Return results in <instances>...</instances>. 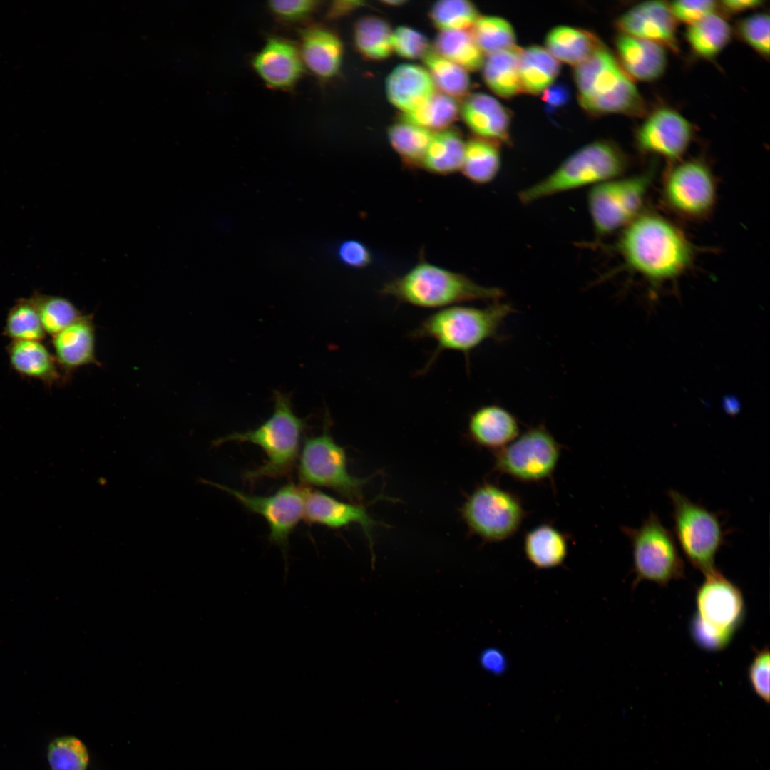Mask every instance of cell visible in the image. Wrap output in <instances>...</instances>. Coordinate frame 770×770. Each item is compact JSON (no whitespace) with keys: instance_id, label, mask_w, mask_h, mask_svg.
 I'll return each instance as SVG.
<instances>
[{"instance_id":"1","label":"cell","mask_w":770,"mask_h":770,"mask_svg":"<svg viewBox=\"0 0 770 770\" xmlns=\"http://www.w3.org/2000/svg\"><path fill=\"white\" fill-rule=\"evenodd\" d=\"M617 247L627 267L654 284L677 278L694 257V247L684 233L650 211H642L622 229Z\"/></svg>"},{"instance_id":"2","label":"cell","mask_w":770,"mask_h":770,"mask_svg":"<svg viewBox=\"0 0 770 770\" xmlns=\"http://www.w3.org/2000/svg\"><path fill=\"white\" fill-rule=\"evenodd\" d=\"M508 303L492 302L486 307L451 306L427 317L410 334L414 339H431L436 343L428 369L444 351L470 353L483 342L498 337L505 319L513 313Z\"/></svg>"},{"instance_id":"3","label":"cell","mask_w":770,"mask_h":770,"mask_svg":"<svg viewBox=\"0 0 770 770\" xmlns=\"http://www.w3.org/2000/svg\"><path fill=\"white\" fill-rule=\"evenodd\" d=\"M573 76L579 103L590 114L641 117L647 112L645 100L633 81L603 43L575 66Z\"/></svg>"},{"instance_id":"4","label":"cell","mask_w":770,"mask_h":770,"mask_svg":"<svg viewBox=\"0 0 770 770\" xmlns=\"http://www.w3.org/2000/svg\"><path fill=\"white\" fill-rule=\"evenodd\" d=\"M381 294L415 307L446 308L472 301L498 302L502 289L478 284L468 277L421 261L385 284Z\"/></svg>"},{"instance_id":"5","label":"cell","mask_w":770,"mask_h":770,"mask_svg":"<svg viewBox=\"0 0 770 770\" xmlns=\"http://www.w3.org/2000/svg\"><path fill=\"white\" fill-rule=\"evenodd\" d=\"M274 404L272 414L256 428L233 432L213 442L215 446L230 441L247 442L264 451L267 461L245 474V478L250 481L287 476L300 453L302 437L307 428L305 420L294 414L289 395L275 391Z\"/></svg>"},{"instance_id":"6","label":"cell","mask_w":770,"mask_h":770,"mask_svg":"<svg viewBox=\"0 0 770 770\" xmlns=\"http://www.w3.org/2000/svg\"><path fill=\"white\" fill-rule=\"evenodd\" d=\"M629 165L627 155L615 143L597 140L578 150L540 180L520 190L519 201L530 205L563 192L622 177Z\"/></svg>"},{"instance_id":"7","label":"cell","mask_w":770,"mask_h":770,"mask_svg":"<svg viewBox=\"0 0 770 770\" xmlns=\"http://www.w3.org/2000/svg\"><path fill=\"white\" fill-rule=\"evenodd\" d=\"M696 595L697 612L691 625L696 642L708 650L729 644L740 626L744 602L739 589L716 569L707 573Z\"/></svg>"},{"instance_id":"8","label":"cell","mask_w":770,"mask_h":770,"mask_svg":"<svg viewBox=\"0 0 770 770\" xmlns=\"http://www.w3.org/2000/svg\"><path fill=\"white\" fill-rule=\"evenodd\" d=\"M326 416L321 434L307 438L299 456L298 476L302 485L332 489L351 503H361L363 488L369 478L352 476L347 468L344 449L329 432Z\"/></svg>"},{"instance_id":"9","label":"cell","mask_w":770,"mask_h":770,"mask_svg":"<svg viewBox=\"0 0 770 770\" xmlns=\"http://www.w3.org/2000/svg\"><path fill=\"white\" fill-rule=\"evenodd\" d=\"M654 169L631 177H620L590 188L587 207L595 233L607 236L624 229L642 212L653 182Z\"/></svg>"},{"instance_id":"10","label":"cell","mask_w":770,"mask_h":770,"mask_svg":"<svg viewBox=\"0 0 770 770\" xmlns=\"http://www.w3.org/2000/svg\"><path fill=\"white\" fill-rule=\"evenodd\" d=\"M668 496L674 535L686 558L704 575L714 570L716 555L725 542L718 515L674 490Z\"/></svg>"},{"instance_id":"11","label":"cell","mask_w":770,"mask_h":770,"mask_svg":"<svg viewBox=\"0 0 770 770\" xmlns=\"http://www.w3.org/2000/svg\"><path fill=\"white\" fill-rule=\"evenodd\" d=\"M630 538L636 580L660 585L684 576V565L672 533L651 513L638 528L622 527Z\"/></svg>"},{"instance_id":"12","label":"cell","mask_w":770,"mask_h":770,"mask_svg":"<svg viewBox=\"0 0 770 770\" xmlns=\"http://www.w3.org/2000/svg\"><path fill=\"white\" fill-rule=\"evenodd\" d=\"M662 198L667 207L681 218L693 221L706 218L717 200L712 170L700 159L674 162L663 178Z\"/></svg>"},{"instance_id":"13","label":"cell","mask_w":770,"mask_h":770,"mask_svg":"<svg viewBox=\"0 0 770 770\" xmlns=\"http://www.w3.org/2000/svg\"><path fill=\"white\" fill-rule=\"evenodd\" d=\"M461 513L469 529L488 542L512 536L525 518L518 497L491 483L478 486L468 497Z\"/></svg>"},{"instance_id":"14","label":"cell","mask_w":770,"mask_h":770,"mask_svg":"<svg viewBox=\"0 0 770 770\" xmlns=\"http://www.w3.org/2000/svg\"><path fill=\"white\" fill-rule=\"evenodd\" d=\"M560 447L543 425L531 427L495 451L494 469L523 482H536L553 473Z\"/></svg>"},{"instance_id":"15","label":"cell","mask_w":770,"mask_h":770,"mask_svg":"<svg viewBox=\"0 0 770 770\" xmlns=\"http://www.w3.org/2000/svg\"><path fill=\"white\" fill-rule=\"evenodd\" d=\"M234 497L248 511L262 515L270 527L269 540L284 551L289 538L304 519L307 494L309 487L289 483L270 496L248 494L225 485L204 480Z\"/></svg>"},{"instance_id":"16","label":"cell","mask_w":770,"mask_h":770,"mask_svg":"<svg viewBox=\"0 0 770 770\" xmlns=\"http://www.w3.org/2000/svg\"><path fill=\"white\" fill-rule=\"evenodd\" d=\"M694 136L689 121L674 108L662 106L652 111L635 133L640 151L671 162L679 160Z\"/></svg>"},{"instance_id":"17","label":"cell","mask_w":770,"mask_h":770,"mask_svg":"<svg viewBox=\"0 0 770 770\" xmlns=\"http://www.w3.org/2000/svg\"><path fill=\"white\" fill-rule=\"evenodd\" d=\"M616 26L621 34L679 51L677 20L665 1H647L633 6L616 20Z\"/></svg>"},{"instance_id":"18","label":"cell","mask_w":770,"mask_h":770,"mask_svg":"<svg viewBox=\"0 0 770 770\" xmlns=\"http://www.w3.org/2000/svg\"><path fill=\"white\" fill-rule=\"evenodd\" d=\"M252 66L269 88L287 90L301 78L304 66L299 48L281 37L269 38L253 56Z\"/></svg>"},{"instance_id":"19","label":"cell","mask_w":770,"mask_h":770,"mask_svg":"<svg viewBox=\"0 0 770 770\" xmlns=\"http://www.w3.org/2000/svg\"><path fill=\"white\" fill-rule=\"evenodd\" d=\"M304 519L309 524L322 525L330 528H340L357 523L363 529L371 546L372 529L377 524L364 506L343 502L310 488L306 497Z\"/></svg>"},{"instance_id":"20","label":"cell","mask_w":770,"mask_h":770,"mask_svg":"<svg viewBox=\"0 0 770 770\" xmlns=\"http://www.w3.org/2000/svg\"><path fill=\"white\" fill-rule=\"evenodd\" d=\"M52 337L53 356L65 373L88 364H100L96 356V327L92 314H82Z\"/></svg>"},{"instance_id":"21","label":"cell","mask_w":770,"mask_h":770,"mask_svg":"<svg viewBox=\"0 0 770 770\" xmlns=\"http://www.w3.org/2000/svg\"><path fill=\"white\" fill-rule=\"evenodd\" d=\"M615 47L618 62L632 81H653L666 70V48L657 43L620 34Z\"/></svg>"},{"instance_id":"22","label":"cell","mask_w":770,"mask_h":770,"mask_svg":"<svg viewBox=\"0 0 770 770\" xmlns=\"http://www.w3.org/2000/svg\"><path fill=\"white\" fill-rule=\"evenodd\" d=\"M467 126L478 136L498 144L510 138V114L495 98L475 93L467 96L460 108Z\"/></svg>"},{"instance_id":"23","label":"cell","mask_w":770,"mask_h":770,"mask_svg":"<svg viewBox=\"0 0 770 770\" xmlns=\"http://www.w3.org/2000/svg\"><path fill=\"white\" fill-rule=\"evenodd\" d=\"M299 53L304 67L321 80H329L340 71L343 44L331 30L319 26H309L300 33Z\"/></svg>"},{"instance_id":"24","label":"cell","mask_w":770,"mask_h":770,"mask_svg":"<svg viewBox=\"0 0 770 770\" xmlns=\"http://www.w3.org/2000/svg\"><path fill=\"white\" fill-rule=\"evenodd\" d=\"M468 433L474 443L496 451L518 436L519 424L516 417L505 408L488 404L471 414Z\"/></svg>"},{"instance_id":"25","label":"cell","mask_w":770,"mask_h":770,"mask_svg":"<svg viewBox=\"0 0 770 770\" xmlns=\"http://www.w3.org/2000/svg\"><path fill=\"white\" fill-rule=\"evenodd\" d=\"M386 91L389 101L403 113H407L426 103L436 93V86L424 68L405 63L398 66L389 75Z\"/></svg>"},{"instance_id":"26","label":"cell","mask_w":770,"mask_h":770,"mask_svg":"<svg viewBox=\"0 0 770 770\" xmlns=\"http://www.w3.org/2000/svg\"><path fill=\"white\" fill-rule=\"evenodd\" d=\"M6 352L11 369L22 377L38 380L48 386L61 379L54 356L41 341H11Z\"/></svg>"},{"instance_id":"27","label":"cell","mask_w":770,"mask_h":770,"mask_svg":"<svg viewBox=\"0 0 770 770\" xmlns=\"http://www.w3.org/2000/svg\"><path fill=\"white\" fill-rule=\"evenodd\" d=\"M602 43L595 34L568 26L553 28L545 38L546 49L555 59L575 67L586 61Z\"/></svg>"},{"instance_id":"28","label":"cell","mask_w":770,"mask_h":770,"mask_svg":"<svg viewBox=\"0 0 770 770\" xmlns=\"http://www.w3.org/2000/svg\"><path fill=\"white\" fill-rule=\"evenodd\" d=\"M518 69L522 91L538 95L553 83L560 65L546 48L530 46L520 48Z\"/></svg>"},{"instance_id":"29","label":"cell","mask_w":770,"mask_h":770,"mask_svg":"<svg viewBox=\"0 0 770 770\" xmlns=\"http://www.w3.org/2000/svg\"><path fill=\"white\" fill-rule=\"evenodd\" d=\"M520 51L515 46L488 55L484 60L482 66L484 82L501 98H510L522 91L518 69Z\"/></svg>"},{"instance_id":"30","label":"cell","mask_w":770,"mask_h":770,"mask_svg":"<svg viewBox=\"0 0 770 770\" xmlns=\"http://www.w3.org/2000/svg\"><path fill=\"white\" fill-rule=\"evenodd\" d=\"M732 29L727 21L715 13L689 25L685 36L693 52L700 58L712 59L729 43Z\"/></svg>"},{"instance_id":"31","label":"cell","mask_w":770,"mask_h":770,"mask_svg":"<svg viewBox=\"0 0 770 770\" xmlns=\"http://www.w3.org/2000/svg\"><path fill=\"white\" fill-rule=\"evenodd\" d=\"M524 549L527 558L536 568H550L563 563L568 544L564 534L552 525L543 524L525 535Z\"/></svg>"},{"instance_id":"32","label":"cell","mask_w":770,"mask_h":770,"mask_svg":"<svg viewBox=\"0 0 770 770\" xmlns=\"http://www.w3.org/2000/svg\"><path fill=\"white\" fill-rule=\"evenodd\" d=\"M464 150L465 143L456 130L435 132L421 165L436 174H451L461 170Z\"/></svg>"},{"instance_id":"33","label":"cell","mask_w":770,"mask_h":770,"mask_svg":"<svg viewBox=\"0 0 770 770\" xmlns=\"http://www.w3.org/2000/svg\"><path fill=\"white\" fill-rule=\"evenodd\" d=\"M498 144L481 138L470 139L465 143L461 171L470 181L486 184L492 181L500 168Z\"/></svg>"},{"instance_id":"34","label":"cell","mask_w":770,"mask_h":770,"mask_svg":"<svg viewBox=\"0 0 770 770\" xmlns=\"http://www.w3.org/2000/svg\"><path fill=\"white\" fill-rule=\"evenodd\" d=\"M434 46L438 54L466 71H476L483 66V53L468 31H441Z\"/></svg>"},{"instance_id":"35","label":"cell","mask_w":770,"mask_h":770,"mask_svg":"<svg viewBox=\"0 0 770 770\" xmlns=\"http://www.w3.org/2000/svg\"><path fill=\"white\" fill-rule=\"evenodd\" d=\"M456 101L442 93H435L417 108L401 115V121L413 124L430 131H441L456 120L459 113Z\"/></svg>"},{"instance_id":"36","label":"cell","mask_w":770,"mask_h":770,"mask_svg":"<svg viewBox=\"0 0 770 770\" xmlns=\"http://www.w3.org/2000/svg\"><path fill=\"white\" fill-rule=\"evenodd\" d=\"M391 35L389 24L379 17H363L354 25L356 48L363 56L371 60H383L391 55Z\"/></svg>"},{"instance_id":"37","label":"cell","mask_w":770,"mask_h":770,"mask_svg":"<svg viewBox=\"0 0 770 770\" xmlns=\"http://www.w3.org/2000/svg\"><path fill=\"white\" fill-rule=\"evenodd\" d=\"M433 135L427 129L403 121L394 124L388 130L391 146L410 166L422 165Z\"/></svg>"},{"instance_id":"38","label":"cell","mask_w":770,"mask_h":770,"mask_svg":"<svg viewBox=\"0 0 770 770\" xmlns=\"http://www.w3.org/2000/svg\"><path fill=\"white\" fill-rule=\"evenodd\" d=\"M423 60L435 86L442 93L454 99L467 95L471 81L465 69L431 49L423 57Z\"/></svg>"},{"instance_id":"39","label":"cell","mask_w":770,"mask_h":770,"mask_svg":"<svg viewBox=\"0 0 770 770\" xmlns=\"http://www.w3.org/2000/svg\"><path fill=\"white\" fill-rule=\"evenodd\" d=\"M46 334L53 337L78 319L81 312L68 299L35 292L30 297Z\"/></svg>"},{"instance_id":"40","label":"cell","mask_w":770,"mask_h":770,"mask_svg":"<svg viewBox=\"0 0 770 770\" xmlns=\"http://www.w3.org/2000/svg\"><path fill=\"white\" fill-rule=\"evenodd\" d=\"M470 32L483 54L490 55L515 46L514 29L503 18L478 16Z\"/></svg>"},{"instance_id":"41","label":"cell","mask_w":770,"mask_h":770,"mask_svg":"<svg viewBox=\"0 0 770 770\" xmlns=\"http://www.w3.org/2000/svg\"><path fill=\"white\" fill-rule=\"evenodd\" d=\"M4 334L11 341H41L46 334L31 299L21 298L9 310Z\"/></svg>"},{"instance_id":"42","label":"cell","mask_w":770,"mask_h":770,"mask_svg":"<svg viewBox=\"0 0 770 770\" xmlns=\"http://www.w3.org/2000/svg\"><path fill=\"white\" fill-rule=\"evenodd\" d=\"M429 16L433 25L443 31L471 28L479 16L476 6L468 1L443 0L434 4Z\"/></svg>"},{"instance_id":"43","label":"cell","mask_w":770,"mask_h":770,"mask_svg":"<svg viewBox=\"0 0 770 770\" xmlns=\"http://www.w3.org/2000/svg\"><path fill=\"white\" fill-rule=\"evenodd\" d=\"M86 746L73 736H61L51 742L48 761L52 770H86L88 764Z\"/></svg>"},{"instance_id":"44","label":"cell","mask_w":770,"mask_h":770,"mask_svg":"<svg viewBox=\"0 0 770 770\" xmlns=\"http://www.w3.org/2000/svg\"><path fill=\"white\" fill-rule=\"evenodd\" d=\"M769 16L759 13L751 15L737 25L741 38L763 57L769 56Z\"/></svg>"},{"instance_id":"45","label":"cell","mask_w":770,"mask_h":770,"mask_svg":"<svg viewBox=\"0 0 770 770\" xmlns=\"http://www.w3.org/2000/svg\"><path fill=\"white\" fill-rule=\"evenodd\" d=\"M391 46L399 56L408 59L423 58L430 50L427 38L407 26H399L392 32Z\"/></svg>"},{"instance_id":"46","label":"cell","mask_w":770,"mask_h":770,"mask_svg":"<svg viewBox=\"0 0 770 770\" xmlns=\"http://www.w3.org/2000/svg\"><path fill=\"white\" fill-rule=\"evenodd\" d=\"M718 4L712 0H679L672 1L669 6L676 20L691 25L715 13Z\"/></svg>"},{"instance_id":"47","label":"cell","mask_w":770,"mask_h":770,"mask_svg":"<svg viewBox=\"0 0 770 770\" xmlns=\"http://www.w3.org/2000/svg\"><path fill=\"white\" fill-rule=\"evenodd\" d=\"M769 651L766 647L757 652L748 669L753 690L766 703L769 702Z\"/></svg>"},{"instance_id":"48","label":"cell","mask_w":770,"mask_h":770,"mask_svg":"<svg viewBox=\"0 0 770 770\" xmlns=\"http://www.w3.org/2000/svg\"><path fill=\"white\" fill-rule=\"evenodd\" d=\"M320 2L312 0L270 1L267 2L270 11L284 21H298L312 15L319 7Z\"/></svg>"},{"instance_id":"49","label":"cell","mask_w":770,"mask_h":770,"mask_svg":"<svg viewBox=\"0 0 770 770\" xmlns=\"http://www.w3.org/2000/svg\"><path fill=\"white\" fill-rule=\"evenodd\" d=\"M337 255L344 264L353 268H363L371 264L372 255L369 248L356 240L342 242Z\"/></svg>"},{"instance_id":"50","label":"cell","mask_w":770,"mask_h":770,"mask_svg":"<svg viewBox=\"0 0 770 770\" xmlns=\"http://www.w3.org/2000/svg\"><path fill=\"white\" fill-rule=\"evenodd\" d=\"M570 98V92L563 83L552 84L543 92L542 100L548 111L553 112L567 104Z\"/></svg>"},{"instance_id":"51","label":"cell","mask_w":770,"mask_h":770,"mask_svg":"<svg viewBox=\"0 0 770 770\" xmlns=\"http://www.w3.org/2000/svg\"><path fill=\"white\" fill-rule=\"evenodd\" d=\"M364 4V2L360 1H334L329 6L327 16L336 19L347 15Z\"/></svg>"},{"instance_id":"52","label":"cell","mask_w":770,"mask_h":770,"mask_svg":"<svg viewBox=\"0 0 770 770\" xmlns=\"http://www.w3.org/2000/svg\"><path fill=\"white\" fill-rule=\"evenodd\" d=\"M481 661L483 667L495 673L503 672L505 667V660L502 654L493 649L484 651Z\"/></svg>"},{"instance_id":"53","label":"cell","mask_w":770,"mask_h":770,"mask_svg":"<svg viewBox=\"0 0 770 770\" xmlns=\"http://www.w3.org/2000/svg\"><path fill=\"white\" fill-rule=\"evenodd\" d=\"M762 4L763 1L760 0H728L719 2V6L730 14H739L756 9Z\"/></svg>"},{"instance_id":"54","label":"cell","mask_w":770,"mask_h":770,"mask_svg":"<svg viewBox=\"0 0 770 770\" xmlns=\"http://www.w3.org/2000/svg\"><path fill=\"white\" fill-rule=\"evenodd\" d=\"M383 2L389 6H399L405 3L404 1H384Z\"/></svg>"}]
</instances>
